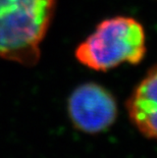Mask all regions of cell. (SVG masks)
I'll use <instances>...</instances> for the list:
<instances>
[{
    "instance_id": "cell-1",
    "label": "cell",
    "mask_w": 157,
    "mask_h": 158,
    "mask_svg": "<svg viewBox=\"0 0 157 158\" xmlns=\"http://www.w3.org/2000/svg\"><path fill=\"white\" fill-rule=\"evenodd\" d=\"M55 8L56 0H0V59L36 64Z\"/></svg>"
},
{
    "instance_id": "cell-2",
    "label": "cell",
    "mask_w": 157,
    "mask_h": 158,
    "mask_svg": "<svg viewBox=\"0 0 157 158\" xmlns=\"http://www.w3.org/2000/svg\"><path fill=\"white\" fill-rule=\"evenodd\" d=\"M147 52L146 33L132 16L105 19L76 46L75 56L86 68L107 72L122 64H139Z\"/></svg>"
},
{
    "instance_id": "cell-4",
    "label": "cell",
    "mask_w": 157,
    "mask_h": 158,
    "mask_svg": "<svg viewBox=\"0 0 157 158\" xmlns=\"http://www.w3.org/2000/svg\"><path fill=\"white\" fill-rule=\"evenodd\" d=\"M126 110L143 135L157 139V65L152 66L132 92Z\"/></svg>"
},
{
    "instance_id": "cell-3",
    "label": "cell",
    "mask_w": 157,
    "mask_h": 158,
    "mask_svg": "<svg viewBox=\"0 0 157 158\" xmlns=\"http://www.w3.org/2000/svg\"><path fill=\"white\" fill-rule=\"evenodd\" d=\"M69 118L87 134L104 132L118 116V103L109 91L96 83H85L72 92L68 101Z\"/></svg>"
}]
</instances>
